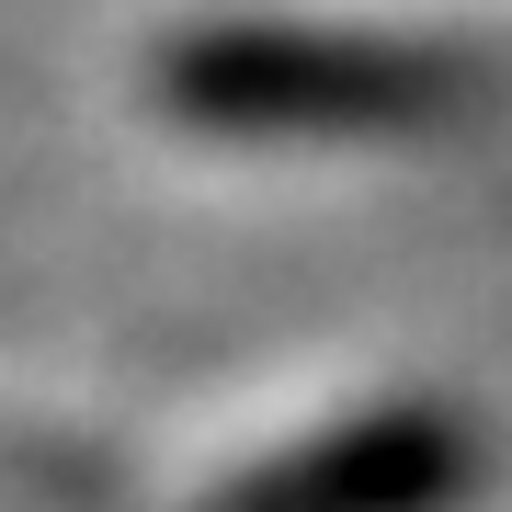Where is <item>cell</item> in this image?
Returning a JSON list of instances; mask_svg holds the SVG:
<instances>
[{"label": "cell", "instance_id": "1", "mask_svg": "<svg viewBox=\"0 0 512 512\" xmlns=\"http://www.w3.org/2000/svg\"><path fill=\"white\" fill-rule=\"evenodd\" d=\"M456 433L444 421H342L308 456L251 467L217 512H433L456 490Z\"/></svg>", "mask_w": 512, "mask_h": 512}]
</instances>
